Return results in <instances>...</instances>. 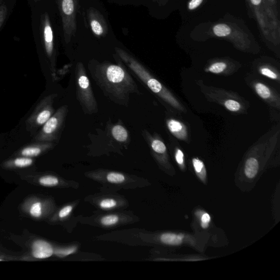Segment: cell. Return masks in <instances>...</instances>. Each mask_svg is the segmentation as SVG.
<instances>
[{
	"label": "cell",
	"mask_w": 280,
	"mask_h": 280,
	"mask_svg": "<svg viewBox=\"0 0 280 280\" xmlns=\"http://www.w3.org/2000/svg\"><path fill=\"white\" fill-rule=\"evenodd\" d=\"M87 16L91 30L96 38H105L108 34L109 28L101 12L94 7H90L87 10Z\"/></svg>",
	"instance_id": "obj_8"
},
{
	"label": "cell",
	"mask_w": 280,
	"mask_h": 280,
	"mask_svg": "<svg viewBox=\"0 0 280 280\" xmlns=\"http://www.w3.org/2000/svg\"><path fill=\"white\" fill-rule=\"evenodd\" d=\"M33 255L36 259H45L53 254V249L45 241L38 240L33 245Z\"/></svg>",
	"instance_id": "obj_11"
},
{
	"label": "cell",
	"mask_w": 280,
	"mask_h": 280,
	"mask_svg": "<svg viewBox=\"0 0 280 280\" xmlns=\"http://www.w3.org/2000/svg\"><path fill=\"white\" fill-rule=\"evenodd\" d=\"M176 161L179 165H183L184 163V154L182 151L179 149L177 150L175 155Z\"/></svg>",
	"instance_id": "obj_30"
},
{
	"label": "cell",
	"mask_w": 280,
	"mask_h": 280,
	"mask_svg": "<svg viewBox=\"0 0 280 280\" xmlns=\"http://www.w3.org/2000/svg\"><path fill=\"white\" fill-rule=\"evenodd\" d=\"M249 12L253 14L257 22L264 38L272 42L271 30L266 13H265L262 0H246Z\"/></svg>",
	"instance_id": "obj_6"
},
{
	"label": "cell",
	"mask_w": 280,
	"mask_h": 280,
	"mask_svg": "<svg viewBox=\"0 0 280 280\" xmlns=\"http://www.w3.org/2000/svg\"><path fill=\"white\" fill-rule=\"evenodd\" d=\"M183 239V235L174 233H165L160 237L162 242L170 245H179L182 244Z\"/></svg>",
	"instance_id": "obj_16"
},
{
	"label": "cell",
	"mask_w": 280,
	"mask_h": 280,
	"mask_svg": "<svg viewBox=\"0 0 280 280\" xmlns=\"http://www.w3.org/2000/svg\"><path fill=\"white\" fill-rule=\"evenodd\" d=\"M77 249L76 247L57 250L55 254L59 257H64L74 253Z\"/></svg>",
	"instance_id": "obj_25"
},
{
	"label": "cell",
	"mask_w": 280,
	"mask_h": 280,
	"mask_svg": "<svg viewBox=\"0 0 280 280\" xmlns=\"http://www.w3.org/2000/svg\"><path fill=\"white\" fill-rule=\"evenodd\" d=\"M68 113V105H64L59 108L43 125L36 139L44 143H51L57 139L63 129Z\"/></svg>",
	"instance_id": "obj_4"
},
{
	"label": "cell",
	"mask_w": 280,
	"mask_h": 280,
	"mask_svg": "<svg viewBox=\"0 0 280 280\" xmlns=\"http://www.w3.org/2000/svg\"><path fill=\"white\" fill-rule=\"evenodd\" d=\"M259 162L256 159L254 158L248 159L245 166V174L247 178L250 179L255 178L259 171Z\"/></svg>",
	"instance_id": "obj_15"
},
{
	"label": "cell",
	"mask_w": 280,
	"mask_h": 280,
	"mask_svg": "<svg viewBox=\"0 0 280 280\" xmlns=\"http://www.w3.org/2000/svg\"><path fill=\"white\" fill-rule=\"evenodd\" d=\"M193 164L196 173L200 175L205 174V167L203 162L198 158L193 159Z\"/></svg>",
	"instance_id": "obj_24"
},
{
	"label": "cell",
	"mask_w": 280,
	"mask_h": 280,
	"mask_svg": "<svg viewBox=\"0 0 280 280\" xmlns=\"http://www.w3.org/2000/svg\"><path fill=\"white\" fill-rule=\"evenodd\" d=\"M226 107L233 112H237L240 108V105L237 101L233 100H227L225 103Z\"/></svg>",
	"instance_id": "obj_23"
},
{
	"label": "cell",
	"mask_w": 280,
	"mask_h": 280,
	"mask_svg": "<svg viewBox=\"0 0 280 280\" xmlns=\"http://www.w3.org/2000/svg\"><path fill=\"white\" fill-rule=\"evenodd\" d=\"M260 72L263 75L268 77L270 78L273 79H276L277 78V76L276 73L268 68H262L260 70Z\"/></svg>",
	"instance_id": "obj_29"
},
{
	"label": "cell",
	"mask_w": 280,
	"mask_h": 280,
	"mask_svg": "<svg viewBox=\"0 0 280 280\" xmlns=\"http://www.w3.org/2000/svg\"><path fill=\"white\" fill-rule=\"evenodd\" d=\"M31 215L34 217H39L42 213V205L40 203L33 205L31 209Z\"/></svg>",
	"instance_id": "obj_26"
},
{
	"label": "cell",
	"mask_w": 280,
	"mask_h": 280,
	"mask_svg": "<svg viewBox=\"0 0 280 280\" xmlns=\"http://www.w3.org/2000/svg\"><path fill=\"white\" fill-rule=\"evenodd\" d=\"M42 35L46 53L51 60L55 53L54 34L51 27L49 16L46 14L44 16L42 23Z\"/></svg>",
	"instance_id": "obj_10"
},
{
	"label": "cell",
	"mask_w": 280,
	"mask_h": 280,
	"mask_svg": "<svg viewBox=\"0 0 280 280\" xmlns=\"http://www.w3.org/2000/svg\"><path fill=\"white\" fill-rule=\"evenodd\" d=\"M62 20L64 38L69 43L77 31V16L79 0H57Z\"/></svg>",
	"instance_id": "obj_3"
},
{
	"label": "cell",
	"mask_w": 280,
	"mask_h": 280,
	"mask_svg": "<svg viewBox=\"0 0 280 280\" xmlns=\"http://www.w3.org/2000/svg\"><path fill=\"white\" fill-rule=\"evenodd\" d=\"M33 163L32 159L29 157L18 158L14 160V164L17 167H24L31 165Z\"/></svg>",
	"instance_id": "obj_20"
},
{
	"label": "cell",
	"mask_w": 280,
	"mask_h": 280,
	"mask_svg": "<svg viewBox=\"0 0 280 280\" xmlns=\"http://www.w3.org/2000/svg\"><path fill=\"white\" fill-rule=\"evenodd\" d=\"M212 37L229 40L238 47L245 48L249 43V35L238 26L231 23H217L212 25Z\"/></svg>",
	"instance_id": "obj_5"
},
{
	"label": "cell",
	"mask_w": 280,
	"mask_h": 280,
	"mask_svg": "<svg viewBox=\"0 0 280 280\" xmlns=\"http://www.w3.org/2000/svg\"><path fill=\"white\" fill-rule=\"evenodd\" d=\"M167 126L169 130L177 137L183 139L186 137V128L179 122L175 120L169 121L167 123Z\"/></svg>",
	"instance_id": "obj_13"
},
{
	"label": "cell",
	"mask_w": 280,
	"mask_h": 280,
	"mask_svg": "<svg viewBox=\"0 0 280 280\" xmlns=\"http://www.w3.org/2000/svg\"><path fill=\"white\" fill-rule=\"evenodd\" d=\"M227 64L223 62H217L210 66L209 70L213 73H220L227 68Z\"/></svg>",
	"instance_id": "obj_21"
},
{
	"label": "cell",
	"mask_w": 280,
	"mask_h": 280,
	"mask_svg": "<svg viewBox=\"0 0 280 280\" xmlns=\"http://www.w3.org/2000/svg\"><path fill=\"white\" fill-rule=\"evenodd\" d=\"M56 96L54 94L49 95L41 101L31 117L30 122L32 124L42 126L54 114L53 101Z\"/></svg>",
	"instance_id": "obj_9"
},
{
	"label": "cell",
	"mask_w": 280,
	"mask_h": 280,
	"mask_svg": "<svg viewBox=\"0 0 280 280\" xmlns=\"http://www.w3.org/2000/svg\"><path fill=\"white\" fill-rule=\"evenodd\" d=\"M119 219V217L116 215H109L103 217L101 221L103 225L111 226L117 223Z\"/></svg>",
	"instance_id": "obj_22"
},
{
	"label": "cell",
	"mask_w": 280,
	"mask_h": 280,
	"mask_svg": "<svg viewBox=\"0 0 280 280\" xmlns=\"http://www.w3.org/2000/svg\"><path fill=\"white\" fill-rule=\"evenodd\" d=\"M110 132L113 138L118 142L124 143L127 142L129 139L127 130L121 125H115Z\"/></svg>",
	"instance_id": "obj_14"
},
{
	"label": "cell",
	"mask_w": 280,
	"mask_h": 280,
	"mask_svg": "<svg viewBox=\"0 0 280 280\" xmlns=\"http://www.w3.org/2000/svg\"><path fill=\"white\" fill-rule=\"evenodd\" d=\"M41 185L45 186H55L58 185L59 181L55 177L47 176L42 177L39 180Z\"/></svg>",
	"instance_id": "obj_18"
},
{
	"label": "cell",
	"mask_w": 280,
	"mask_h": 280,
	"mask_svg": "<svg viewBox=\"0 0 280 280\" xmlns=\"http://www.w3.org/2000/svg\"><path fill=\"white\" fill-rule=\"evenodd\" d=\"M152 1L157 3L159 6H164L167 3L169 0H152Z\"/></svg>",
	"instance_id": "obj_33"
},
{
	"label": "cell",
	"mask_w": 280,
	"mask_h": 280,
	"mask_svg": "<svg viewBox=\"0 0 280 280\" xmlns=\"http://www.w3.org/2000/svg\"><path fill=\"white\" fill-rule=\"evenodd\" d=\"M107 179L110 183H121L124 181L125 177L120 173H110L107 176Z\"/></svg>",
	"instance_id": "obj_19"
},
{
	"label": "cell",
	"mask_w": 280,
	"mask_h": 280,
	"mask_svg": "<svg viewBox=\"0 0 280 280\" xmlns=\"http://www.w3.org/2000/svg\"><path fill=\"white\" fill-rule=\"evenodd\" d=\"M115 58L119 64L92 60L88 63V68L105 97L115 104L128 106L130 96L139 94L138 87L117 58Z\"/></svg>",
	"instance_id": "obj_1"
},
{
	"label": "cell",
	"mask_w": 280,
	"mask_h": 280,
	"mask_svg": "<svg viewBox=\"0 0 280 280\" xmlns=\"http://www.w3.org/2000/svg\"><path fill=\"white\" fill-rule=\"evenodd\" d=\"M205 0H189L187 4V9L189 11H193L199 8Z\"/></svg>",
	"instance_id": "obj_27"
},
{
	"label": "cell",
	"mask_w": 280,
	"mask_h": 280,
	"mask_svg": "<svg viewBox=\"0 0 280 280\" xmlns=\"http://www.w3.org/2000/svg\"><path fill=\"white\" fill-rule=\"evenodd\" d=\"M75 79L77 99L83 112L88 115L97 113V102L82 63L78 62L76 66Z\"/></svg>",
	"instance_id": "obj_2"
},
{
	"label": "cell",
	"mask_w": 280,
	"mask_h": 280,
	"mask_svg": "<svg viewBox=\"0 0 280 280\" xmlns=\"http://www.w3.org/2000/svg\"><path fill=\"white\" fill-rule=\"evenodd\" d=\"M255 88L257 93L262 98L266 99L270 97V91L266 86L261 83H258L256 85Z\"/></svg>",
	"instance_id": "obj_17"
},
{
	"label": "cell",
	"mask_w": 280,
	"mask_h": 280,
	"mask_svg": "<svg viewBox=\"0 0 280 280\" xmlns=\"http://www.w3.org/2000/svg\"><path fill=\"white\" fill-rule=\"evenodd\" d=\"M72 210V207L71 206H66L63 208L60 212V217L61 218H64L66 216H68L70 212Z\"/></svg>",
	"instance_id": "obj_31"
},
{
	"label": "cell",
	"mask_w": 280,
	"mask_h": 280,
	"mask_svg": "<svg viewBox=\"0 0 280 280\" xmlns=\"http://www.w3.org/2000/svg\"><path fill=\"white\" fill-rule=\"evenodd\" d=\"M262 1L270 25L272 43L279 42L280 21L277 0H262Z\"/></svg>",
	"instance_id": "obj_7"
},
{
	"label": "cell",
	"mask_w": 280,
	"mask_h": 280,
	"mask_svg": "<svg viewBox=\"0 0 280 280\" xmlns=\"http://www.w3.org/2000/svg\"><path fill=\"white\" fill-rule=\"evenodd\" d=\"M51 143H46L44 145L40 146H33L25 147L21 151V154L26 157H34L38 156L42 152L44 149H47L51 146Z\"/></svg>",
	"instance_id": "obj_12"
},
{
	"label": "cell",
	"mask_w": 280,
	"mask_h": 280,
	"mask_svg": "<svg viewBox=\"0 0 280 280\" xmlns=\"http://www.w3.org/2000/svg\"><path fill=\"white\" fill-rule=\"evenodd\" d=\"M201 220L202 222V227L204 228H206L208 227L209 223L210 222L211 217L208 213H204L202 217Z\"/></svg>",
	"instance_id": "obj_32"
},
{
	"label": "cell",
	"mask_w": 280,
	"mask_h": 280,
	"mask_svg": "<svg viewBox=\"0 0 280 280\" xmlns=\"http://www.w3.org/2000/svg\"><path fill=\"white\" fill-rule=\"evenodd\" d=\"M117 205L116 202L114 200H105L100 203V207L102 209H111Z\"/></svg>",
	"instance_id": "obj_28"
}]
</instances>
